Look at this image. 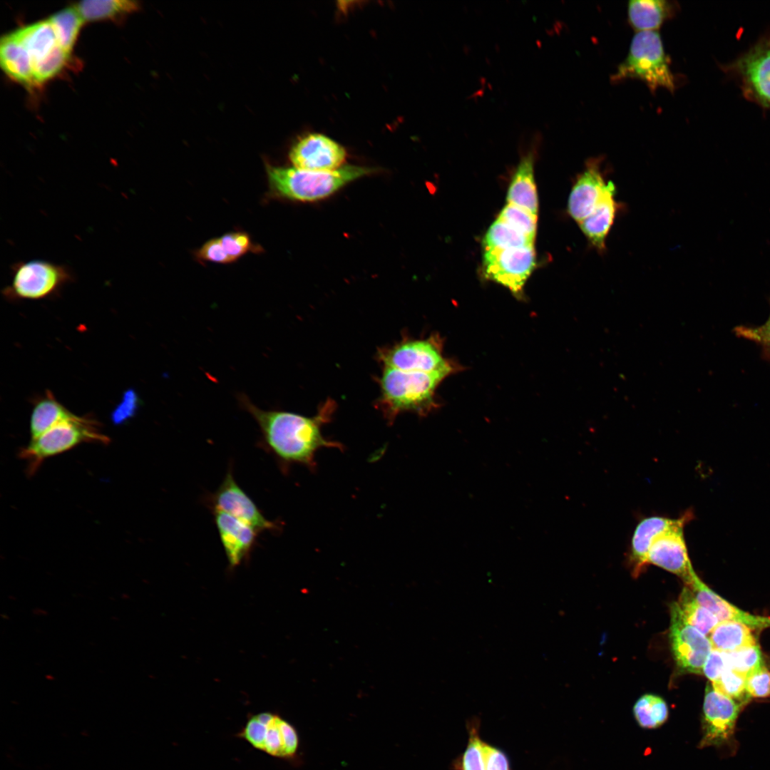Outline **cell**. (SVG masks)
<instances>
[{"label":"cell","mask_w":770,"mask_h":770,"mask_svg":"<svg viewBox=\"0 0 770 770\" xmlns=\"http://www.w3.org/2000/svg\"><path fill=\"white\" fill-rule=\"evenodd\" d=\"M238 400L258 424L264 443L284 463L314 469L315 455L320 448L342 449L341 443L327 439L322 432L323 425L330 421L335 410L333 400H327L313 416L262 409L245 394H240Z\"/></svg>","instance_id":"cell-1"},{"label":"cell","mask_w":770,"mask_h":770,"mask_svg":"<svg viewBox=\"0 0 770 770\" xmlns=\"http://www.w3.org/2000/svg\"><path fill=\"white\" fill-rule=\"evenodd\" d=\"M372 172L371 168L358 165H343L329 171L267 166L270 188L274 195L307 202L327 197L346 184Z\"/></svg>","instance_id":"cell-2"},{"label":"cell","mask_w":770,"mask_h":770,"mask_svg":"<svg viewBox=\"0 0 770 770\" xmlns=\"http://www.w3.org/2000/svg\"><path fill=\"white\" fill-rule=\"evenodd\" d=\"M444 372H411L384 366L379 378L381 394L378 407L392 422L400 414H424L435 405L433 396Z\"/></svg>","instance_id":"cell-3"},{"label":"cell","mask_w":770,"mask_h":770,"mask_svg":"<svg viewBox=\"0 0 770 770\" xmlns=\"http://www.w3.org/2000/svg\"><path fill=\"white\" fill-rule=\"evenodd\" d=\"M627 78L643 81L651 91L659 88L675 91L677 81L657 31H638L634 35L626 58L611 78L615 82Z\"/></svg>","instance_id":"cell-4"},{"label":"cell","mask_w":770,"mask_h":770,"mask_svg":"<svg viewBox=\"0 0 770 770\" xmlns=\"http://www.w3.org/2000/svg\"><path fill=\"white\" fill-rule=\"evenodd\" d=\"M110 438L102 433L98 423L88 417L76 416L31 439L19 452L27 462V473L34 475L45 459L69 451L83 443L108 444Z\"/></svg>","instance_id":"cell-5"},{"label":"cell","mask_w":770,"mask_h":770,"mask_svg":"<svg viewBox=\"0 0 770 770\" xmlns=\"http://www.w3.org/2000/svg\"><path fill=\"white\" fill-rule=\"evenodd\" d=\"M11 268V283L3 291L10 299H46L56 294L73 279L67 266L46 260L19 261Z\"/></svg>","instance_id":"cell-6"},{"label":"cell","mask_w":770,"mask_h":770,"mask_svg":"<svg viewBox=\"0 0 770 770\" xmlns=\"http://www.w3.org/2000/svg\"><path fill=\"white\" fill-rule=\"evenodd\" d=\"M724 68L738 79L747 99L770 109V36Z\"/></svg>","instance_id":"cell-7"},{"label":"cell","mask_w":770,"mask_h":770,"mask_svg":"<svg viewBox=\"0 0 770 770\" xmlns=\"http://www.w3.org/2000/svg\"><path fill=\"white\" fill-rule=\"evenodd\" d=\"M378 359L384 366L411 372H444L450 374L452 366L442 356L441 346L434 337L408 339L383 348Z\"/></svg>","instance_id":"cell-8"},{"label":"cell","mask_w":770,"mask_h":770,"mask_svg":"<svg viewBox=\"0 0 770 770\" xmlns=\"http://www.w3.org/2000/svg\"><path fill=\"white\" fill-rule=\"evenodd\" d=\"M239 736L253 747L282 759L294 756L299 747L295 728L279 716L263 712L248 719Z\"/></svg>","instance_id":"cell-9"},{"label":"cell","mask_w":770,"mask_h":770,"mask_svg":"<svg viewBox=\"0 0 770 770\" xmlns=\"http://www.w3.org/2000/svg\"><path fill=\"white\" fill-rule=\"evenodd\" d=\"M744 707L708 683L703 704L700 746L720 747L733 742L736 723Z\"/></svg>","instance_id":"cell-10"},{"label":"cell","mask_w":770,"mask_h":770,"mask_svg":"<svg viewBox=\"0 0 770 770\" xmlns=\"http://www.w3.org/2000/svg\"><path fill=\"white\" fill-rule=\"evenodd\" d=\"M669 639L679 672L702 674L712 644L707 635L685 621L676 602L671 605Z\"/></svg>","instance_id":"cell-11"},{"label":"cell","mask_w":770,"mask_h":770,"mask_svg":"<svg viewBox=\"0 0 770 770\" xmlns=\"http://www.w3.org/2000/svg\"><path fill=\"white\" fill-rule=\"evenodd\" d=\"M692 513H684L676 523L659 534L652 542L647 563L660 567L679 576L687 585L696 575L688 555L684 535L685 525Z\"/></svg>","instance_id":"cell-12"},{"label":"cell","mask_w":770,"mask_h":770,"mask_svg":"<svg viewBox=\"0 0 770 770\" xmlns=\"http://www.w3.org/2000/svg\"><path fill=\"white\" fill-rule=\"evenodd\" d=\"M535 266L533 246L485 251L483 270L493 280L519 294Z\"/></svg>","instance_id":"cell-13"},{"label":"cell","mask_w":770,"mask_h":770,"mask_svg":"<svg viewBox=\"0 0 770 770\" xmlns=\"http://www.w3.org/2000/svg\"><path fill=\"white\" fill-rule=\"evenodd\" d=\"M346 156V150L340 144L320 133L302 137L289 152L294 167L316 171L337 170L343 166Z\"/></svg>","instance_id":"cell-14"},{"label":"cell","mask_w":770,"mask_h":770,"mask_svg":"<svg viewBox=\"0 0 770 770\" xmlns=\"http://www.w3.org/2000/svg\"><path fill=\"white\" fill-rule=\"evenodd\" d=\"M214 509L224 511L250 525L256 530L277 528V525L264 516L254 501L237 483L230 471L212 496Z\"/></svg>","instance_id":"cell-15"},{"label":"cell","mask_w":770,"mask_h":770,"mask_svg":"<svg viewBox=\"0 0 770 770\" xmlns=\"http://www.w3.org/2000/svg\"><path fill=\"white\" fill-rule=\"evenodd\" d=\"M602 163V159L600 157L588 159L585 169L578 175L572 188L568 212L578 223L592 212L605 191L607 182L605 179Z\"/></svg>","instance_id":"cell-16"},{"label":"cell","mask_w":770,"mask_h":770,"mask_svg":"<svg viewBox=\"0 0 770 770\" xmlns=\"http://www.w3.org/2000/svg\"><path fill=\"white\" fill-rule=\"evenodd\" d=\"M214 515L229 564L235 567L250 553L258 531L224 511L214 509Z\"/></svg>","instance_id":"cell-17"},{"label":"cell","mask_w":770,"mask_h":770,"mask_svg":"<svg viewBox=\"0 0 770 770\" xmlns=\"http://www.w3.org/2000/svg\"><path fill=\"white\" fill-rule=\"evenodd\" d=\"M687 586L699 604L713 613L719 622H737L752 630L770 627V617L751 615L738 608L711 590L697 574Z\"/></svg>","instance_id":"cell-18"},{"label":"cell","mask_w":770,"mask_h":770,"mask_svg":"<svg viewBox=\"0 0 770 770\" xmlns=\"http://www.w3.org/2000/svg\"><path fill=\"white\" fill-rule=\"evenodd\" d=\"M615 185L607 181L601 199L592 212L578 223L589 244L599 253L605 251L607 236L620 206L615 200Z\"/></svg>","instance_id":"cell-19"},{"label":"cell","mask_w":770,"mask_h":770,"mask_svg":"<svg viewBox=\"0 0 770 770\" xmlns=\"http://www.w3.org/2000/svg\"><path fill=\"white\" fill-rule=\"evenodd\" d=\"M677 518L653 515L642 519L633 532L630 545V562L635 575L645 568L653 540L674 525Z\"/></svg>","instance_id":"cell-20"},{"label":"cell","mask_w":770,"mask_h":770,"mask_svg":"<svg viewBox=\"0 0 770 770\" xmlns=\"http://www.w3.org/2000/svg\"><path fill=\"white\" fill-rule=\"evenodd\" d=\"M0 63L11 78L25 85L34 86L31 56L14 32L1 39Z\"/></svg>","instance_id":"cell-21"},{"label":"cell","mask_w":770,"mask_h":770,"mask_svg":"<svg viewBox=\"0 0 770 770\" xmlns=\"http://www.w3.org/2000/svg\"><path fill=\"white\" fill-rule=\"evenodd\" d=\"M508 202L537 216L538 197L533 175V155L528 153L520 160L508 192Z\"/></svg>","instance_id":"cell-22"},{"label":"cell","mask_w":770,"mask_h":770,"mask_svg":"<svg viewBox=\"0 0 770 770\" xmlns=\"http://www.w3.org/2000/svg\"><path fill=\"white\" fill-rule=\"evenodd\" d=\"M675 6L664 0H631L627 17L630 26L638 31H657L673 15Z\"/></svg>","instance_id":"cell-23"},{"label":"cell","mask_w":770,"mask_h":770,"mask_svg":"<svg viewBox=\"0 0 770 770\" xmlns=\"http://www.w3.org/2000/svg\"><path fill=\"white\" fill-rule=\"evenodd\" d=\"M14 34L29 52L33 67L58 46L48 19L21 28Z\"/></svg>","instance_id":"cell-24"},{"label":"cell","mask_w":770,"mask_h":770,"mask_svg":"<svg viewBox=\"0 0 770 770\" xmlns=\"http://www.w3.org/2000/svg\"><path fill=\"white\" fill-rule=\"evenodd\" d=\"M76 416V415L59 403L52 394L48 393L35 404L32 410L29 424L31 439L38 438L58 423Z\"/></svg>","instance_id":"cell-25"},{"label":"cell","mask_w":770,"mask_h":770,"mask_svg":"<svg viewBox=\"0 0 770 770\" xmlns=\"http://www.w3.org/2000/svg\"><path fill=\"white\" fill-rule=\"evenodd\" d=\"M709 639L713 649L726 653L758 645L752 629L732 621L719 622L710 632Z\"/></svg>","instance_id":"cell-26"},{"label":"cell","mask_w":770,"mask_h":770,"mask_svg":"<svg viewBox=\"0 0 770 770\" xmlns=\"http://www.w3.org/2000/svg\"><path fill=\"white\" fill-rule=\"evenodd\" d=\"M76 9L83 21L114 19L138 9L136 1L128 0H88L78 2Z\"/></svg>","instance_id":"cell-27"},{"label":"cell","mask_w":770,"mask_h":770,"mask_svg":"<svg viewBox=\"0 0 770 770\" xmlns=\"http://www.w3.org/2000/svg\"><path fill=\"white\" fill-rule=\"evenodd\" d=\"M676 603L685 621L705 635L710 634L719 622L713 613L699 604L688 587L683 588Z\"/></svg>","instance_id":"cell-28"},{"label":"cell","mask_w":770,"mask_h":770,"mask_svg":"<svg viewBox=\"0 0 770 770\" xmlns=\"http://www.w3.org/2000/svg\"><path fill=\"white\" fill-rule=\"evenodd\" d=\"M534 240L498 218L489 227L483 239L485 251L533 246Z\"/></svg>","instance_id":"cell-29"},{"label":"cell","mask_w":770,"mask_h":770,"mask_svg":"<svg viewBox=\"0 0 770 770\" xmlns=\"http://www.w3.org/2000/svg\"><path fill=\"white\" fill-rule=\"evenodd\" d=\"M468 742L464 751L451 764L452 770H486L480 736V719L473 717L467 720Z\"/></svg>","instance_id":"cell-30"},{"label":"cell","mask_w":770,"mask_h":770,"mask_svg":"<svg viewBox=\"0 0 770 770\" xmlns=\"http://www.w3.org/2000/svg\"><path fill=\"white\" fill-rule=\"evenodd\" d=\"M48 20L55 32L58 46L70 55L84 22L81 15L73 6L56 13Z\"/></svg>","instance_id":"cell-31"},{"label":"cell","mask_w":770,"mask_h":770,"mask_svg":"<svg viewBox=\"0 0 770 770\" xmlns=\"http://www.w3.org/2000/svg\"><path fill=\"white\" fill-rule=\"evenodd\" d=\"M633 712L639 725L645 729L660 727L667 721L669 714L665 701L652 694L640 697L634 705Z\"/></svg>","instance_id":"cell-32"},{"label":"cell","mask_w":770,"mask_h":770,"mask_svg":"<svg viewBox=\"0 0 770 770\" xmlns=\"http://www.w3.org/2000/svg\"><path fill=\"white\" fill-rule=\"evenodd\" d=\"M712 685L719 693L744 706L750 699L746 689V677L732 669H727Z\"/></svg>","instance_id":"cell-33"},{"label":"cell","mask_w":770,"mask_h":770,"mask_svg":"<svg viewBox=\"0 0 770 770\" xmlns=\"http://www.w3.org/2000/svg\"><path fill=\"white\" fill-rule=\"evenodd\" d=\"M727 655L729 668L746 677L765 665L759 645L727 653Z\"/></svg>","instance_id":"cell-34"},{"label":"cell","mask_w":770,"mask_h":770,"mask_svg":"<svg viewBox=\"0 0 770 770\" xmlns=\"http://www.w3.org/2000/svg\"><path fill=\"white\" fill-rule=\"evenodd\" d=\"M498 218L531 240H535L536 215L515 205L508 203L501 210Z\"/></svg>","instance_id":"cell-35"},{"label":"cell","mask_w":770,"mask_h":770,"mask_svg":"<svg viewBox=\"0 0 770 770\" xmlns=\"http://www.w3.org/2000/svg\"><path fill=\"white\" fill-rule=\"evenodd\" d=\"M70 55L58 46L48 56L33 67L34 83L39 85L59 73L68 61Z\"/></svg>","instance_id":"cell-36"},{"label":"cell","mask_w":770,"mask_h":770,"mask_svg":"<svg viewBox=\"0 0 770 770\" xmlns=\"http://www.w3.org/2000/svg\"><path fill=\"white\" fill-rule=\"evenodd\" d=\"M733 332L735 333L736 336L754 342L758 344L761 348L762 357L770 361V314L766 322L762 325L736 326L734 327Z\"/></svg>","instance_id":"cell-37"},{"label":"cell","mask_w":770,"mask_h":770,"mask_svg":"<svg viewBox=\"0 0 770 770\" xmlns=\"http://www.w3.org/2000/svg\"><path fill=\"white\" fill-rule=\"evenodd\" d=\"M222 247L233 262L251 250L252 242L249 235L244 232H230L220 238Z\"/></svg>","instance_id":"cell-38"},{"label":"cell","mask_w":770,"mask_h":770,"mask_svg":"<svg viewBox=\"0 0 770 770\" xmlns=\"http://www.w3.org/2000/svg\"><path fill=\"white\" fill-rule=\"evenodd\" d=\"M746 689L750 698L770 697V671L766 665L746 677Z\"/></svg>","instance_id":"cell-39"},{"label":"cell","mask_w":770,"mask_h":770,"mask_svg":"<svg viewBox=\"0 0 770 770\" xmlns=\"http://www.w3.org/2000/svg\"><path fill=\"white\" fill-rule=\"evenodd\" d=\"M729 668L727 653L712 648L704 662L702 674L713 684Z\"/></svg>","instance_id":"cell-40"},{"label":"cell","mask_w":770,"mask_h":770,"mask_svg":"<svg viewBox=\"0 0 770 770\" xmlns=\"http://www.w3.org/2000/svg\"><path fill=\"white\" fill-rule=\"evenodd\" d=\"M482 749L486 770H511L509 759L502 749L483 740Z\"/></svg>","instance_id":"cell-41"},{"label":"cell","mask_w":770,"mask_h":770,"mask_svg":"<svg viewBox=\"0 0 770 770\" xmlns=\"http://www.w3.org/2000/svg\"><path fill=\"white\" fill-rule=\"evenodd\" d=\"M138 398L136 393L130 389L127 391L121 402L113 410L111 419L115 424H121L135 416L138 407Z\"/></svg>","instance_id":"cell-42"},{"label":"cell","mask_w":770,"mask_h":770,"mask_svg":"<svg viewBox=\"0 0 770 770\" xmlns=\"http://www.w3.org/2000/svg\"><path fill=\"white\" fill-rule=\"evenodd\" d=\"M197 257L203 261L215 263H231L232 261L225 251L220 238L205 242L197 252Z\"/></svg>","instance_id":"cell-43"}]
</instances>
